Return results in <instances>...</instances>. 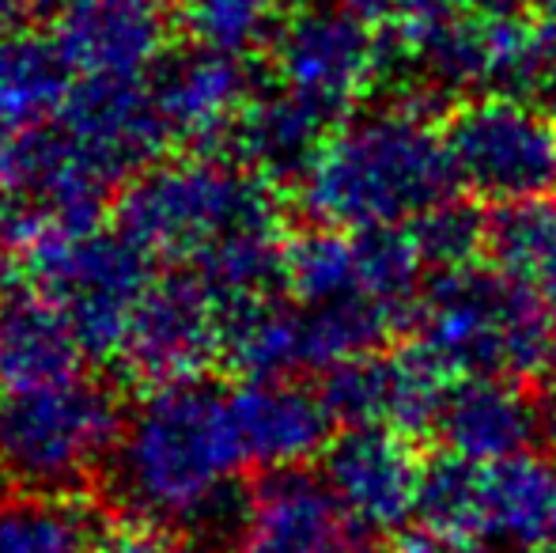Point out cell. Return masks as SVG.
I'll return each instance as SVG.
<instances>
[{
    "label": "cell",
    "instance_id": "11",
    "mask_svg": "<svg viewBox=\"0 0 556 553\" xmlns=\"http://www.w3.org/2000/svg\"><path fill=\"white\" fill-rule=\"evenodd\" d=\"M323 474H262L231 524V553H371Z\"/></svg>",
    "mask_w": 556,
    "mask_h": 553
},
{
    "label": "cell",
    "instance_id": "4",
    "mask_svg": "<svg viewBox=\"0 0 556 553\" xmlns=\"http://www.w3.org/2000/svg\"><path fill=\"white\" fill-rule=\"evenodd\" d=\"M413 345L446 376L538 387L556 376V303L500 266L435 274L413 311Z\"/></svg>",
    "mask_w": 556,
    "mask_h": 553
},
{
    "label": "cell",
    "instance_id": "17",
    "mask_svg": "<svg viewBox=\"0 0 556 553\" xmlns=\"http://www.w3.org/2000/svg\"><path fill=\"white\" fill-rule=\"evenodd\" d=\"M484 91L538 106L556 118V20L519 12L489 20Z\"/></svg>",
    "mask_w": 556,
    "mask_h": 553
},
{
    "label": "cell",
    "instance_id": "5",
    "mask_svg": "<svg viewBox=\"0 0 556 553\" xmlns=\"http://www.w3.org/2000/svg\"><path fill=\"white\" fill-rule=\"evenodd\" d=\"M27 285L65 318L80 349L99 361H122L137 311L155 280L152 259L122 231L53 236L23 254Z\"/></svg>",
    "mask_w": 556,
    "mask_h": 553
},
{
    "label": "cell",
    "instance_id": "18",
    "mask_svg": "<svg viewBox=\"0 0 556 553\" xmlns=\"http://www.w3.org/2000/svg\"><path fill=\"white\" fill-rule=\"evenodd\" d=\"M155 20L137 0H88L76 8L68 35L61 38L65 58L88 68L96 80H125L132 65L152 53Z\"/></svg>",
    "mask_w": 556,
    "mask_h": 553
},
{
    "label": "cell",
    "instance_id": "28",
    "mask_svg": "<svg viewBox=\"0 0 556 553\" xmlns=\"http://www.w3.org/2000/svg\"><path fill=\"white\" fill-rule=\"evenodd\" d=\"M307 4H311V0H307Z\"/></svg>",
    "mask_w": 556,
    "mask_h": 553
},
{
    "label": "cell",
    "instance_id": "21",
    "mask_svg": "<svg viewBox=\"0 0 556 553\" xmlns=\"http://www.w3.org/2000/svg\"><path fill=\"white\" fill-rule=\"evenodd\" d=\"M96 535L76 504L46 493H0V553H91Z\"/></svg>",
    "mask_w": 556,
    "mask_h": 553
},
{
    "label": "cell",
    "instance_id": "27",
    "mask_svg": "<svg viewBox=\"0 0 556 553\" xmlns=\"http://www.w3.org/2000/svg\"><path fill=\"white\" fill-rule=\"evenodd\" d=\"M553 443H556V414H553Z\"/></svg>",
    "mask_w": 556,
    "mask_h": 553
},
{
    "label": "cell",
    "instance_id": "2",
    "mask_svg": "<svg viewBox=\"0 0 556 553\" xmlns=\"http://www.w3.org/2000/svg\"><path fill=\"white\" fill-rule=\"evenodd\" d=\"M247 470L231 391L205 376L152 387L122 420L111 455L117 501L163 531L235 516V486Z\"/></svg>",
    "mask_w": 556,
    "mask_h": 553
},
{
    "label": "cell",
    "instance_id": "22",
    "mask_svg": "<svg viewBox=\"0 0 556 553\" xmlns=\"http://www.w3.org/2000/svg\"><path fill=\"white\" fill-rule=\"evenodd\" d=\"M58 58L30 42H0V140L38 134L61 103Z\"/></svg>",
    "mask_w": 556,
    "mask_h": 553
},
{
    "label": "cell",
    "instance_id": "7",
    "mask_svg": "<svg viewBox=\"0 0 556 553\" xmlns=\"http://www.w3.org/2000/svg\"><path fill=\"white\" fill-rule=\"evenodd\" d=\"M454 183L492 209L556 198V118L538 106L481 91L443 118Z\"/></svg>",
    "mask_w": 556,
    "mask_h": 553
},
{
    "label": "cell",
    "instance_id": "24",
    "mask_svg": "<svg viewBox=\"0 0 556 553\" xmlns=\"http://www.w3.org/2000/svg\"><path fill=\"white\" fill-rule=\"evenodd\" d=\"M182 20L208 53L239 58L265 42L273 4L269 0H182Z\"/></svg>",
    "mask_w": 556,
    "mask_h": 553
},
{
    "label": "cell",
    "instance_id": "13",
    "mask_svg": "<svg viewBox=\"0 0 556 553\" xmlns=\"http://www.w3.org/2000/svg\"><path fill=\"white\" fill-rule=\"evenodd\" d=\"M227 391L250 470H303V463L326 455L333 417L318 391H307L295 379H239L227 384Z\"/></svg>",
    "mask_w": 556,
    "mask_h": 553
},
{
    "label": "cell",
    "instance_id": "3",
    "mask_svg": "<svg viewBox=\"0 0 556 553\" xmlns=\"http://www.w3.org/2000/svg\"><path fill=\"white\" fill-rule=\"evenodd\" d=\"M300 198L318 228H409L458 198L443 126L394 103L356 114L330 134L300 183Z\"/></svg>",
    "mask_w": 556,
    "mask_h": 553
},
{
    "label": "cell",
    "instance_id": "6",
    "mask_svg": "<svg viewBox=\"0 0 556 553\" xmlns=\"http://www.w3.org/2000/svg\"><path fill=\"white\" fill-rule=\"evenodd\" d=\"M122 420L111 394L88 376L0 391V474L23 493H65L114 455Z\"/></svg>",
    "mask_w": 556,
    "mask_h": 553
},
{
    "label": "cell",
    "instance_id": "1",
    "mask_svg": "<svg viewBox=\"0 0 556 553\" xmlns=\"http://www.w3.org/2000/svg\"><path fill=\"white\" fill-rule=\"evenodd\" d=\"M117 231L152 262L201 277L227 311L285 292L280 209L250 167L201 155L144 171L117 201Z\"/></svg>",
    "mask_w": 556,
    "mask_h": 553
},
{
    "label": "cell",
    "instance_id": "25",
    "mask_svg": "<svg viewBox=\"0 0 556 553\" xmlns=\"http://www.w3.org/2000/svg\"><path fill=\"white\" fill-rule=\"evenodd\" d=\"M91 553H193L178 546L163 527L144 524V519H125V524L111 527V531L96 535Z\"/></svg>",
    "mask_w": 556,
    "mask_h": 553
},
{
    "label": "cell",
    "instance_id": "16",
    "mask_svg": "<svg viewBox=\"0 0 556 553\" xmlns=\"http://www.w3.org/2000/svg\"><path fill=\"white\" fill-rule=\"evenodd\" d=\"M337 126L341 122L326 118L300 96L277 91V96L242 111L235 140H239L242 160L254 175L269 178V183H280V178L303 183Z\"/></svg>",
    "mask_w": 556,
    "mask_h": 553
},
{
    "label": "cell",
    "instance_id": "9",
    "mask_svg": "<svg viewBox=\"0 0 556 553\" xmlns=\"http://www.w3.org/2000/svg\"><path fill=\"white\" fill-rule=\"evenodd\" d=\"M454 379L409 341L405 349H375L323 372L318 399L341 428L387 425L402 432H428L443 414Z\"/></svg>",
    "mask_w": 556,
    "mask_h": 553
},
{
    "label": "cell",
    "instance_id": "15",
    "mask_svg": "<svg viewBox=\"0 0 556 553\" xmlns=\"http://www.w3.org/2000/svg\"><path fill=\"white\" fill-rule=\"evenodd\" d=\"M542 425L545 414L534 399V387L507 379H458L432 432H440L451 455L492 466L534 451Z\"/></svg>",
    "mask_w": 556,
    "mask_h": 553
},
{
    "label": "cell",
    "instance_id": "23",
    "mask_svg": "<svg viewBox=\"0 0 556 553\" xmlns=\"http://www.w3.org/2000/svg\"><path fill=\"white\" fill-rule=\"evenodd\" d=\"M409 228L420 247V259L435 274L477 266V259L489 254V221L481 216L477 201L451 198L446 205L432 209Z\"/></svg>",
    "mask_w": 556,
    "mask_h": 553
},
{
    "label": "cell",
    "instance_id": "10",
    "mask_svg": "<svg viewBox=\"0 0 556 553\" xmlns=\"http://www.w3.org/2000/svg\"><path fill=\"white\" fill-rule=\"evenodd\" d=\"M227 307L201 277L186 269L155 274L125 341V372L152 387L198 379L213 356H224Z\"/></svg>",
    "mask_w": 556,
    "mask_h": 553
},
{
    "label": "cell",
    "instance_id": "12",
    "mask_svg": "<svg viewBox=\"0 0 556 553\" xmlns=\"http://www.w3.org/2000/svg\"><path fill=\"white\" fill-rule=\"evenodd\" d=\"M375 27H367L344 4L307 8L277 38V73L285 91L333 122H341L352 99L375 84Z\"/></svg>",
    "mask_w": 556,
    "mask_h": 553
},
{
    "label": "cell",
    "instance_id": "19",
    "mask_svg": "<svg viewBox=\"0 0 556 553\" xmlns=\"http://www.w3.org/2000/svg\"><path fill=\"white\" fill-rule=\"evenodd\" d=\"M247 80L235 68V58L205 53L186 68H175L163 96L155 99L167 134L186 140H213L224 129H235L242 118Z\"/></svg>",
    "mask_w": 556,
    "mask_h": 553
},
{
    "label": "cell",
    "instance_id": "26",
    "mask_svg": "<svg viewBox=\"0 0 556 553\" xmlns=\"http://www.w3.org/2000/svg\"><path fill=\"white\" fill-rule=\"evenodd\" d=\"M379 553H492V550L469 546V542H454V539H446V535L432 531V527L413 524V527H405V531L390 535L387 546Z\"/></svg>",
    "mask_w": 556,
    "mask_h": 553
},
{
    "label": "cell",
    "instance_id": "14",
    "mask_svg": "<svg viewBox=\"0 0 556 553\" xmlns=\"http://www.w3.org/2000/svg\"><path fill=\"white\" fill-rule=\"evenodd\" d=\"M84 349L65 318L27 285L15 259H0V391L84 379Z\"/></svg>",
    "mask_w": 556,
    "mask_h": 553
},
{
    "label": "cell",
    "instance_id": "8",
    "mask_svg": "<svg viewBox=\"0 0 556 553\" xmlns=\"http://www.w3.org/2000/svg\"><path fill=\"white\" fill-rule=\"evenodd\" d=\"M428 458L417 436L387 425L341 428L323 455V481L364 535H397L413 524Z\"/></svg>",
    "mask_w": 556,
    "mask_h": 553
},
{
    "label": "cell",
    "instance_id": "20",
    "mask_svg": "<svg viewBox=\"0 0 556 553\" xmlns=\"http://www.w3.org/2000/svg\"><path fill=\"white\" fill-rule=\"evenodd\" d=\"M489 259L556 303V198L496 209L489 216Z\"/></svg>",
    "mask_w": 556,
    "mask_h": 553
}]
</instances>
